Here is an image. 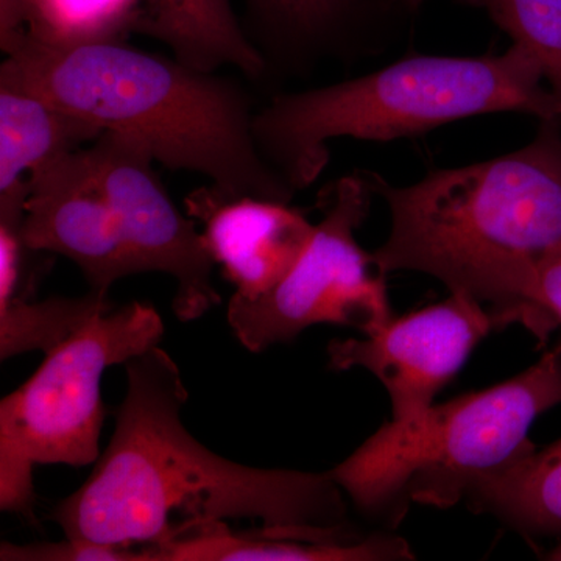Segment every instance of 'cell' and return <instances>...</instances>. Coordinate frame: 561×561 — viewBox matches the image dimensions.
<instances>
[{"instance_id":"obj_1","label":"cell","mask_w":561,"mask_h":561,"mask_svg":"<svg viewBox=\"0 0 561 561\" xmlns=\"http://www.w3.org/2000/svg\"><path fill=\"white\" fill-rule=\"evenodd\" d=\"M128 389L108 448L49 519L65 537L153 548L186 523L251 519L267 529L346 527L345 493L327 472L267 470L210 453L184 427L190 391L154 346L125 364Z\"/></svg>"},{"instance_id":"obj_2","label":"cell","mask_w":561,"mask_h":561,"mask_svg":"<svg viewBox=\"0 0 561 561\" xmlns=\"http://www.w3.org/2000/svg\"><path fill=\"white\" fill-rule=\"evenodd\" d=\"M2 50L0 83L138 140L165 168L202 173L225 197H294L257 150L250 99L234 81L125 41L54 46L24 33Z\"/></svg>"},{"instance_id":"obj_3","label":"cell","mask_w":561,"mask_h":561,"mask_svg":"<svg viewBox=\"0 0 561 561\" xmlns=\"http://www.w3.org/2000/svg\"><path fill=\"white\" fill-rule=\"evenodd\" d=\"M390 209L389 238L371 253L382 275L420 272L502 311L548 341L556 324L529 302L538 262L561 250V119L494 160L391 186L365 172Z\"/></svg>"},{"instance_id":"obj_4","label":"cell","mask_w":561,"mask_h":561,"mask_svg":"<svg viewBox=\"0 0 561 561\" xmlns=\"http://www.w3.org/2000/svg\"><path fill=\"white\" fill-rule=\"evenodd\" d=\"M537 61L519 47L482 58H405L378 72L319 90L278 94L253 117L257 150L294 191L319 179L328 140H391L448 122L518 111L561 119Z\"/></svg>"},{"instance_id":"obj_5","label":"cell","mask_w":561,"mask_h":561,"mask_svg":"<svg viewBox=\"0 0 561 561\" xmlns=\"http://www.w3.org/2000/svg\"><path fill=\"white\" fill-rule=\"evenodd\" d=\"M561 404V343L522 375L409 424H383L331 478L364 515L397 526L411 504L449 508L476 479L535 448L531 424Z\"/></svg>"},{"instance_id":"obj_6","label":"cell","mask_w":561,"mask_h":561,"mask_svg":"<svg viewBox=\"0 0 561 561\" xmlns=\"http://www.w3.org/2000/svg\"><path fill=\"white\" fill-rule=\"evenodd\" d=\"M164 335L147 302L111 308L49 354L20 389L0 401V511L36 526L33 471L83 468L101 457L103 373L146 353Z\"/></svg>"},{"instance_id":"obj_7","label":"cell","mask_w":561,"mask_h":561,"mask_svg":"<svg viewBox=\"0 0 561 561\" xmlns=\"http://www.w3.org/2000/svg\"><path fill=\"white\" fill-rule=\"evenodd\" d=\"M373 194L365 173L324 187L323 219L289 275L254 300L232 295L228 323L247 350L262 353L289 343L313 324H343L370 334L393 319L383 275L356 241Z\"/></svg>"},{"instance_id":"obj_8","label":"cell","mask_w":561,"mask_h":561,"mask_svg":"<svg viewBox=\"0 0 561 561\" xmlns=\"http://www.w3.org/2000/svg\"><path fill=\"white\" fill-rule=\"evenodd\" d=\"M523 324L522 313L485 308L461 291L408 316L393 317L365 339L332 341V370L365 368L386 387L391 423L409 424L424 415L472 350L496 330Z\"/></svg>"},{"instance_id":"obj_9","label":"cell","mask_w":561,"mask_h":561,"mask_svg":"<svg viewBox=\"0 0 561 561\" xmlns=\"http://www.w3.org/2000/svg\"><path fill=\"white\" fill-rule=\"evenodd\" d=\"M88 151L140 272L171 275L176 319H202L220 302L213 284L216 264L202 232L180 213L154 173L150 151L116 131H103Z\"/></svg>"},{"instance_id":"obj_10","label":"cell","mask_w":561,"mask_h":561,"mask_svg":"<svg viewBox=\"0 0 561 561\" xmlns=\"http://www.w3.org/2000/svg\"><path fill=\"white\" fill-rule=\"evenodd\" d=\"M21 238L35 253L79 265L95 294L140 272L88 150L69 151L28 176Z\"/></svg>"},{"instance_id":"obj_11","label":"cell","mask_w":561,"mask_h":561,"mask_svg":"<svg viewBox=\"0 0 561 561\" xmlns=\"http://www.w3.org/2000/svg\"><path fill=\"white\" fill-rule=\"evenodd\" d=\"M187 216L203 224L214 264L234 284V297L254 300L275 289L308 249L316 225L289 203L225 197L213 186L191 192Z\"/></svg>"},{"instance_id":"obj_12","label":"cell","mask_w":561,"mask_h":561,"mask_svg":"<svg viewBox=\"0 0 561 561\" xmlns=\"http://www.w3.org/2000/svg\"><path fill=\"white\" fill-rule=\"evenodd\" d=\"M146 549L149 561H393L415 560L393 535L360 538L341 529H267L238 534L225 522L187 523Z\"/></svg>"},{"instance_id":"obj_13","label":"cell","mask_w":561,"mask_h":561,"mask_svg":"<svg viewBox=\"0 0 561 561\" xmlns=\"http://www.w3.org/2000/svg\"><path fill=\"white\" fill-rule=\"evenodd\" d=\"M102 133L31 92L0 83V224L21 230L28 176Z\"/></svg>"},{"instance_id":"obj_14","label":"cell","mask_w":561,"mask_h":561,"mask_svg":"<svg viewBox=\"0 0 561 561\" xmlns=\"http://www.w3.org/2000/svg\"><path fill=\"white\" fill-rule=\"evenodd\" d=\"M136 32L168 44L176 60L205 72L230 65L261 79L267 70L231 0H144Z\"/></svg>"},{"instance_id":"obj_15","label":"cell","mask_w":561,"mask_h":561,"mask_svg":"<svg viewBox=\"0 0 561 561\" xmlns=\"http://www.w3.org/2000/svg\"><path fill=\"white\" fill-rule=\"evenodd\" d=\"M465 501L472 512L494 516L526 537H560L561 438L476 479Z\"/></svg>"},{"instance_id":"obj_16","label":"cell","mask_w":561,"mask_h":561,"mask_svg":"<svg viewBox=\"0 0 561 561\" xmlns=\"http://www.w3.org/2000/svg\"><path fill=\"white\" fill-rule=\"evenodd\" d=\"M113 308L108 295L88 291L79 298L0 300V360L28 351H50L68 342L88 321Z\"/></svg>"},{"instance_id":"obj_17","label":"cell","mask_w":561,"mask_h":561,"mask_svg":"<svg viewBox=\"0 0 561 561\" xmlns=\"http://www.w3.org/2000/svg\"><path fill=\"white\" fill-rule=\"evenodd\" d=\"M353 0H245L247 36L268 57L308 54L330 43ZM268 68V66H267Z\"/></svg>"},{"instance_id":"obj_18","label":"cell","mask_w":561,"mask_h":561,"mask_svg":"<svg viewBox=\"0 0 561 561\" xmlns=\"http://www.w3.org/2000/svg\"><path fill=\"white\" fill-rule=\"evenodd\" d=\"M142 9L144 0H39L25 33L54 46L125 41Z\"/></svg>"},{"instance_id":"obj_19","label":"cell","mask_w":561,"mask_h":561,"mask_svg":"<svg viewBox=\"0 0 561 561\" xmlns=\"http://www.w3.org/2000/svg\"><path fill=\"white\" fill-rule=\"evenodd\" d=\"M490 14L540 66L561 106V0H461Z\"/></svg>"},{"instance_id":"obj_20","label":"cell","mask_w":561,"mask_h":561,"mask_svg":"<svg viewBox=\"0 0 561 561\" xmlns=\"http://www.w3.org/2000/svg\"><path fill=\"white\" fill-rule=\"evenodd\" d=\"M2 561H149L146 549L99 545L66 537L60 542H32V545H0Z\"/></svg>"},{"instance_id":"obj_21","label":"cell","mask_w":561,"mask_h":561,"mask_svg":"<svg viewBox=\"0 0 561 561\" xmlns=\"http://www.w3.org/2000/svg\"><path fill=\"white\" fill-rule=\"evenodd\" d=\"M529 302L561 327V250L538 262L529 289Z\"/></svg>"},{"instance_id":"obj_22","label":"cell","mask_w":561,"mask_h":561,"mask_svg":"<svg viewBox=\"0 0 561 561\" xmlns=\"http://www.w3.org/2000/svg\"><path fill=\"white\" fill-rule=\"evenodd\" d=\"M39 0H0V46L24 35Z\"/></svg>"},{"instance_id":"obj_23","label":"cell","mask_w":561,"mask_h":561,"mask_svg":"<svg viewBox=\"0 0 561 561\" xmlns=\"http://www.w3.org/2000/svg\"><path fill=\"white\" fill-rule=\"evenodd\" d=\"M546 560L561 561V541L551 551L545 553Z\"/></svg>"},{"instance_id":"obj_24","label":"cell","mask_w":561,"mask_h":561,"mask_svg":"<svg viewBox=\"0 0 561 561\" xmlns=\"http://www.w3.org/2000/svg\"><path fill=\"white\" fill-rule=\"evenodd\" d=\"M402 3H405L408 7H412V9H415V7H419L423 0H401Z\"/></svg>"}]
</instances>
